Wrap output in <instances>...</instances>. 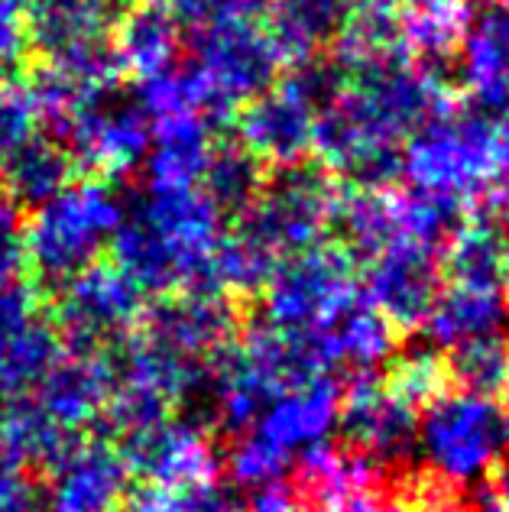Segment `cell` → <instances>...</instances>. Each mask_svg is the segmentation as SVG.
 <instances>
[{"instance_id": "54", "label": "cell", "mask_w": 509, "mask_h": 512, "mask_svg": "<svg viewBox=\"0 0 509 512\" xmlns=\"http://www.w3.org/2000/svg\"><path fill=\"white\" fill-rule=\"evenodd\" d=\"M503 444H509V412H503Z\"/></svg>"}, {"instance_id": "17", "label": "cell", "mask_w": 509, "mask_h": 512, "mask_svg": "<svg viewBox=\"0 0 509 512\" xmlns=\"http://www.w3.org/2000/svg\"><path fill=\"white\" fill-rule=\"evenodd\" d=\"M114 386H117V373L107 350L104 354H75V350H65L56 360V367L39 380V386L30 396L59 428L82 435L85 425L101 419Z\"/></svg>"}, {"instance_id": "12", "label": "cell", "mask_w": 509, "mask_h": 512, "mask_svg": "<svg viewBox=\"0 0 509 512\" xmlns=\"http://www.w3.org/2000/svg\"><path fill=\"white\" fill-rule=\"evenodd\" d=\"M120 457L130 474L143 483L189 490L198 483L218 480L221 457L214 454L202 425L192 419H166L124 438Z\"/></svg>"}, {"instance_id": "11", "label": "cell", "mask_w": 509, "mask_h": 512, "mask_svg": "<svg viewBox=\"0 0 509 512\" xmlns=\"http://www.w3.org/2000/svg\"><path fill=\"white\" fill-rule=\"evenodd\" d=\"M62 354L65 344L39 315L36 292L23 282L0 289V399L33 393Z\"/></svg>"}, {"instance_id": "49", "label": "cell", "mask_w": 509, "mask_h": 512, "mask_svg": "<svg viewBox=\"0 0 509 512\" xmlns=\"http://www.w3.org/2000/svg\"><path fill=\"white\" fill-rule=\"evenodd\" d=\"M331 512H406V509L403 503H390V500H383L377 490H370V493L347 496V500L341 506H334Z\"/></svg>"}, {"instance_id": "10", "label": "cell", "mask_w": 509, "mask_h": 512, "mask_svg": "<svg viewBox=\"0 0 509 512\" xmlns=\"http://www.w3.org/2000/svg\"><path fill=\"white\" fill-rule=\"evenodd\" d=\"M69 140L75 166H85L104 179H124L143 166L153 146V120L137 101H117L114 94L82 107L59 137Z\"/></svg>"}, {"instance_id": "35", "label": "cell", "mask_w": 509, "mask_h": 512, "mask_svg": "<svg viewBox=\"0 0 509 512\" xmlns=\"http://www.w3.org/2000/svg\"><path fill=\"white\" fill-rule=\"evenodd\" d=\"M445 363L451 380L471 396L493 399L509 389V341L503 334H484L451 347Z\"/></svg>"}, {"instance_id": "41", "label": "cell", "mask_w": 509, "mask_h": 512, "mask_svg": "<svg viewBox=\"0 0 509 512\" xmlns=\"http://www.w3.org/2000/svg\"><path fill=\"white\" fill-rule=\"evenodd\" d=\"M39 111L26 85L0 82V159L10 156L17 146H23L30 137H36Z\"/></svg>"}, {"instance_id": "3", "label": "cell", "mask_w": 509, "mask_h": 512, "mask_svg": "<svg viewBox=\"0 0 509 512\" xmlns=\"http://www.w3.org/2000/svg\"><path fill=\"white\" fill-rule=\"evenodd\" d=\"M367 133L380 140H409L428 120L458 111V94L441 65L390 56L351 72L344 98Z\"/></svg>"}, {"instance_id": "52", "label": "cell", "mask_w": 509, "mask_h": 512, "mask_svg": "<svg viewBox=\"0 0 509 512\" xmlns=\"http://www.w3.org/2000/svg\"><path fill=\"white\" fill-rule=\"evenodd\" d=\"M30 4H33V0H0V13H4V17H17L20 20V13L30 10Z\"/></svg>"}, {"instance_id": "36", "label": "cell", "mask_w": 509, "mask_h": 512, "mask_svg": "<svg viewBox=\"0 0 509 512\" xmlns=\"http://www.w3.org/2000/svg\"><path fill=\"white\" fill-rule=\"evenodd\" d=\"M276 266L279 256L260 247L253 237L240 234L237 227L231 234H224L221 244L214 247V276H218L221 292H237V295L263 292Z\"/></svg>"}, {"instance_id": "15", "label": "cell", "mask_w": 509, "mask_h": 512, "mask_svg": "<svg viewBox=\"0 0 509 512\" xmlns=\"http://www.w3.org/2000/svg\"><path fill=\"white\" fill-rule=\"evenodd\" d=\"M237 308L227 292H176L143 308L140 331L179 354L208 357L214 347L234 341Z\"/></svg>"}, {"instance_id": "23", "label": "cell", "mask_w": 509, "mask_h": 512, "mask_svg": "<svg viewBox=\"0 0 509 512\" xmlns=\"http://www.w3.org/2000/svg\"><path fill=\"white\" fill-rule=\"evenodd\" d=\"M211 124L198 114L153 120V146L143 159L150 188H195L214 153Z\"/></svg>"}, {"instance_id": "14", "label": "cell", "mask_w": 509, "mask_h": 512, "mask_svg": "<svg viewBox=\"0 0 509 512\" xmlns=\"http://www.w3.org/2000/svg\"><path fill=\"white\" fill-rule=\"evenodd\" d=\"M130 470L111 441H78L49 470L46 512H114L127 496Z\"/></svg>"}, {"instance_id": "4", "label": "cell", "mask_w": 509, "mask_h": 512, "mask_svg": "<svg viewBox=\"0 0 509 512\" xmlns=\"http://www.w3.org/2000/svg\"><path fill=\"white\" fill-rule=\"evenodd\" d=\"M364 299L354 256L338 247H308L279 260L263 286V321L283 331L325 328Z\"/></svg>"}, {"instance_id": "39", "label": "cell", "mask_w": 509, "mask_h": 512, "mask_svg": "<svg viewBox=\"0 0 509 512\" xmlns=\"http://www.w3.org/2000/svg\"><path fill=\"white\" fill-rule=\"evenodd\" d=\"M347 85H351V75H347V69L338 59L312 56V59L292 62L279 88L292 94L296 101H302L312 114H318V111H325V107L338 104Z\"/></svg>"}, {"instance_id": "7", "label": "cell", "mask_w": 509, "mask_h": 512, "mask_svg": "<svg viewBox=\"0 0 509 512\" xmlns=\"http://www.w3.org/2000/svg\"><path fill=\"white\" fill-rule=\"evenodd\" d=\"M143 292L114 263L95 260L56 289V331L65 350L104 354L143 318Z\"/></svg>"}, {"instance_id": "24", "label": "cell", "mask_w": 509, "mask_h": 512, "mask_svg": "<svg viewBox=\"0 0 509 512\" xmlns=\"http://www.w3.org/2000/svg\"><path fill=\"white\" fill-rule=\"evenodd\" d=\"M351 0H266V33L283 62L318 56L351 20Z\"/></svg>"}, {"instance_id": "5", "label": "cell", "mask_w": 509, "mask_h": 512, "mask_svg": "<svg viewBox=\"0 0 509 512\" xmlns=\"http://www.w3.org/2000/svg\"><path fill=\"white\" fill-rule=\"evenodd\" d=\"M419 448L432 474L448 487L484 480L506 448L503 409L471 393L438 396L419 419Z\"/></svg>"}, {"instance_id": "8", "label": "cell", "mask_w": 509, "mask_h": 512, "mask_svg": "<svg viewBox=\"0 0 509 512\" xmlns=\"http://www.w3.org/2000/svg\"><path fill=\"white\" fill-rule=\"evenodd\" d=\"M192 46V62L208 75L214 94L231 111L270 91L279 78V65H283L270 33L253 20L211 23L192 33Z\"/></svg>"}, {"instance_id": "51", "label": "cell", "mask_w": 509, "mask_h": 512, "mask_svg": "<svg viewBox=\"0 0 509 512\" xmlns=\"http://www.w3.org/2000/svg\"><path fill=\"white\" fill-rule=\"evenodd\" d=\"M490 487L497 490L503 500L509 503V464H503V467H493V480H490Z\"/></svg>"}, {"instance_id": "50", "label": "cell", "mask_w": 509, "mask_h": 512, "mask_svg": "<svg viewBox=\"0 0 509 512\" xmlns=\"http://www.w3.org/2000/svg\"><path fill=\"white\" fill-rule=\"evenodd\" d=\"M351 7L364 13H396L399 0H351Z\"/></svg>"}, {"instance_id": "1", "label": "cell", "mask_w": 509, "mask_h": 512, "mask_svg": "<svg viewBox=\"0 0 509 512\" xmlns=\"http://www.w3.org/2000/svg\"><path fill=\"white\" fill-rule=\"evenodd\" d=\"M124 218L127 208L107 182L88 179L62 188L46 205L33 208V218L23 224L26 266L46 286L59 289L98 260Z\"/></svg>"}, {"instance_id": "40", "label": "cell", "mask_w": 509, "mask_h": 512, "mask_svg": "<svg viewBox=\"0 0 509 512\" xmlns=\"http://www.w3.org/2000/svg\"><path fill=\"white\" fill-rule=\"evenodd\" d=\"M169 406L172 402L166 396H159L156 389L140 386V383H127L117 380L111 399L101 412V422L107 431L114 435H133V431H143L150 425H159L169 419Z\"/></svg>"}, {"instance_id": "43", "label": "cell", "mask_w": 509, "mask_h": 512, "mask_svg": "<svg viewBox=\"0 0 509 512\" xmlns=\"http://www.w3.org/2000/svg\"><path fill=\"white\" fill-rule=\"evenodd\" d=\"M179 512H247V503L231 487H224L218 480H208L198 483V487L182 490Z\"/></svg>"}, {"instance_id": "29", "label": "cell", "mask_w": 509, "mask_h": 512, "mask_svg": "<svg viewBox=\"0 0 509 512\" xmlns=\"http://www.w3.org/2000/svg\"><path fill=\"white\" fill-rule=\"evenodd\" d=\"M0 435L10 444L13 457L23 464H39L52 470L65 454H69L82 435L78 431H65L49 415L36 406V399L26 396H10L0 399Z\"/></svg>"}, {"instance_id": "37", "label": "cell", "mask_w": 509, "mask_h": 512, "mask_svg": "<svg viewBox=\"0 0 509 512\" xmlns=\"http://www.w3.org/2000/svg\"><path fill=\"white\" fill-rule=\"evenodd\" d=\"M448 363L435 354L432 347H412L406 354H399L393 360L390 373H386V389L393 396L406 399L409 406H432L438 396H445L448 386Z\"/></svg>"}, {"instance_id": "42", "label": "cell", "mask_w": 509, "mask_h": 512, "mask_svg": "<svg viewBox=\"0 0 509 512\" xmlns=\"http://www.w3.org/2000/svg\"><path fill=\"white\" fill-rule=\"evenodd\" d=\"M23 266H26V250H23L20 208L0 192V289L20 282Z\"/></svg>"}, {"instance_id": "2", "label": "cell", "mask_w": 509, "mask_h": 512, "mask_svg": "<svg viewBox=\"0 0 509 512\" xmlns=\"http://www.w3.org/2000/svg\"><path fill=\"white\" fill-rule=\"evenodd\" d=\"M403 175L415 192L458 205L487 198L500 182L497 124L484 111H451L428 120L403 146Z\"/></svg>"}, {"instance_id": "48", "label": "cell", "mask_w": 509, "mask_h": 512, "mask_svg": "<svg viewBox=\"0 0 509 512\" xmlns=\"http://www.w3.org/2000/svg\"><path fill=\"white\" fill-rule=\"evenodd\" d=\"M214 23L221 20H253L266 7V0H208Z\"/></svg>"}, {"instance_id": "16", "label": "cell", "mask_w": 509, "mask_h": 512, "mask_svg": "<svg viewBox=\"0 0 509 512\" xmlns=\"http://www.w3.org/2000/svg\"><path fill=\"white\" fill-rule=\"evenodd\" d=\"M315 114L283 88L247 101L234 117V130L244 150L263 166L289 169L312 153Z\"/></svg>"}, {"instance_id": "22", "label": "cell", "mask_w": 509, "mask_h": 512, "mask_svg": "<svg viewBox=\"0 0 509 512\" xmlns=\"http://www.w3.org/2000/svg\"><path fill=\"white\" fill-rule=\"evenodd\" d=\"M341 409V386L331 376H321L299 389L276 396L266 406L257 431L276 441L283 451H305L308 444H318L328 438V431L338 425Z\"/></svg>"}, {"instance_id": "38", "label": "cell", "mask_w": 509, "mask_h": 512, "mask_svg": "<svg viewBox=\"0 0 509 512\" xmlns=\"http://www.w3.org/2000/svg\"><path fill=\"white\" fill-rule=\"evenodd\" d=\"M292 464V454L279 448L276 441H270L263 431H244L231 454H227V474L237 483V487H250L260 490L266 483H276L286 474Z\"/></svg>"}, {"instance_id": "6", "label": "cell", "mask_w": 509, "mask_h": 512, "mask_svg": "<svg viewBox=\"0 0 509 512\" xmlns=\"http://www.w3.org/2000/svg\"><path fill=\"white\" fill-rule=\"evenodd\" d=\"M338 198L331 172L321 166H289L263 185L260 198L237 214V231L257 240L279 260L318 247L331 227V208Z\"/></svg>"}, {"instance_id": "31", "label": "cell", "mask_w": 509, "mask_h": 512, "mask_svg": "<svg viewBox=\"0 0 509 512\" xmlns=\"http://www.w3.org/2000/svg\"><path fill=\"white\" fill-rule=\"evenodd\" d=\"M318 331L325 334L334 367H354L357 373H373L393 357L396 347V328L367 299H360Z\"/></svg>"}, {"instance_id": "13", "label": "cell", "mask_w": 509, "mask_h": 512, "mask_svg": "<svg viewBox=\"0 0 509 512\" xmlns=\"http://www.w3.org/2000/svg\"><path fill=\"white\" fill-rule=\"evenodd\" d=\"M438 253L409 244H393L367 260L364 299L390 321L396 331H415L425 325L435 299L441 295Z\"/></svg>"}, {"instance_id": "19", "label": "cell", "mask_w": 509, "mask_h": 512, "mask_svg": "<svg viewBox=\"0 0 509 512\" xmlns=\"http://www.w3.org/2000/svg\"><path fill=\"white\" fill-rule=\"evenodd\" d=\"M380 470L360 451H347L341 444H331L328 438L318 444H308L299 451L296 483L292 490L299 493L305 512H331L341 506L347 496L377 490Z\"/></svg>"}, {"instance_id": "20", "label": "cell", "mask_w": 509, "mask_h": 512, "mask_svg": "<svg viewBox=\"0 0 509 512\" xmlns=\"http://www.w3.org/2000/svg\"><path fill=\"white\" fill-rule=\"evenodd\" d=\"M133 214L172 240L192 260H211L214 247L224 237V214L211 205V198L202 188H150Z\"/></svg>"}, {"instance_id": "44", "label": "cell", "mask_w": 509, "mask_h": 512, "mask_svg": "<svg viewBox=\"0 0 509 512\" xmlns=\"http://www.w3.org/2000/svg\"><path fill=\"white\" fill-rule=\"evenodd\" d=\"M0 512H46L43 490L23 474V467L0 474Z\"/></svg>"}, {"instance_id": "9", "label": "cell", "mask_w": 509, "mask_h": 512, "mask_svg": "<svg viewBox=\"0 0 509 512\" xmlns=\"http://www.w3.org/2000/svg\"><path fill=\"white\" fill-rule=\"evenodd\" d=\"M338 425L354 451L377 467H403L419 448V415L373 373H354L341 393Z\"/></svg>"}, {"instance_id": "32", "label": "cell", "mask_w": 509, "mask_h": 512, "mask_svg": "<svg viewBox=\"0 0 509 512\" xmlns=\"http://www.w3.org/2000/svg\"><path fill=\"white\" fill-rule=\"evenodd\" d=\"M393 188L367 192V188H338L331 208V227L341 237L347 253L373 260L377 253L396 244L393 231Z\"/></svg>"}, {"instance_id": "34", "label": "cell", "mask_w": 509, "mask_h": 512, "mask_svg": "<svg viewBox=\"0 0 509 512\" xmlns=\"http://www.w3.org/2000/svg\"><path fill=\"white\" fill-rule=\"evenodd\" d=\"M263 185H266L263 163H257L237 143L218 146L202 175V192L211 198V205L221 214H244L260 198Z\"/></svg>"}, {"instance_id": "27", "label": "cell", "mask_w": 509, "mask_h": 512, "mask_svg": "<svg viewBox=\"0 0 509 512\" xmlns=\"http://www.w3.org/2000/svg\"><path fill=\"white\" fill-rule=\"evenodd\" d=\"M75 159L69 146L49 137H30L10 156L0 159V188L13 205L39 208L72 185Z\"/></svg>"}, {"instance_id": "46", "label": "cell", "mask_w": 509, "mask_h": 512, "mask_svg": "<svg viewBox=\"0 0 509 512\" xmlns=\"http://www.w3.org/2000/svg\"><path fill=\"white\" fill-rule=\"evenodd\" d=\"M182 490L159 487V483H140L137 490L127 493L130 512H179Z\"/></svg>"}, {"instance_id": "55", "label": "cell", "mask_w": 509, "mask_h": 512, "mask_svg": "<svg viewBox=\"0 0 509 512\" xmlns=\"http://www.w3.org/2000/svg\"><path fill=\"white\" fill-rule=\"evenodd\" d=\"M500 4H503V7H506V10H509V0H500Z\"/></svg>"}, {"instance_id": "25", "label": "cell", "mask_w": 509, "mask_h": 512, "mask_svg": "<svg viewBox=\"0 0 509 512\" xmlns=\"http://www.w3.org/2000/svg\"><path fill=\"white\" fill-rule=\"evenodd\" d=\"M179 30L182 26L153 0L130 4L114 26V49L124 62V72L137 75L140 82L169 72L179 59Z\"/></svg>"}, {"instance_id": "33", "label": "cell", "mask_w": 509, "mask_h": 512, "mask_svg": "<svg viewBox=\"0 0 509 512\" xmlns=\"http://www.w3.org/2000/svg\"><path fill=\"white\" fill-rule=\"evenodd\" d=\"M393 231L396 244H409L428 253L445 250L448 237L458 231V224L464 221V205L451 198L425 195V192H393Z\"/></svg>"}, {"instance_id": "47", "label": "cell", "mask_w": 509, "mask_h": 512, "mask_svg": "<svg viewBox=\"0 0 509 512\" xmlns=\"http://www.w3.org/2000/svg\"><path fill=\"white\" fill-rule=\"evenodd\" d=\"M247 512H305V506L296 490L286 487L283 480H276V483H266L260 490H253Z\"/></svg>"}, {"instance_id": "28", "label": "cell", "mask_w": 509, "mask_h": 512, "mask_svg": "<svg viewBox=\"0 0 509 512\" xmlns=\"http://www.w3.org/2000/svg\"><path fill=\"white\" fill-rule=\"evenodd\" d=\"M506 321H509V295L503 289L451 286L441 289L422 328L428 334V341L451 350L464 341L484 338V334H500Z\"/></svg>"}, {"instance_id": "45", "label": "cell", "mask_w": 509, "mask_h": 512, "mask_svg": "<svg viewBox=\"0 0 509 512\" xmlns=\"http://www.w3.org/2000/svg\"><path fill=\"white\" fill-rule=\"evenodd\" d=\"M26 30L17 17H4L0 13V82H7L10 72L17 69L26 56Z\"/></svg>"}, {"instance_id": "26", "label": "cell", "mask_w": 509, "mask_h": 512, "mask_svg": "<svg viewBox=\"0 0 509 512\" xmlns=\"http://www.w3.org/2000/svg\"><path fill=\"white\" fill-rule=\"evenodd\" d=\"M441 266L454 286L503 289L509 286V253L503 227L490 214H471L458 224L441 250Z\"/></svg>"}, {"instance_id": "21", "label": "cell", "mask_w": 509, "mask_h": 512, "mask_svg": "<svg viewBox=\"0 0 509 512\" xmlns=\"http://www.w3.org/2000/svg\"><path fill=\"white\" fill-rule=\"evenodd\" d=\"M127 7V0H33L23 26L26 43L52 59L72 46L104 39Z\"/></svg>"}, {"instance_id": "30", "label": "cell", "mask_w": 509, "mask_h": 512, "mask_svg": "<svg viewBox=\"0 0 509 512\" xmlns=\"http://www.w3.org/2000/svg\"><path fill=\"white\" fill-rule=\"evenodd\" d=\"M137 104L146 111L150 120L163 117H179V114H198L208 124H227L231 120V107L221 104V98L214 94L208 75L198 69L195 62L189 65H172L169 72L153 75L140 82Z\"/></svg>"}, {"instance_id": "18", "label": "cell", "mask_w": 509, "mask_h": 512, "mask_svg": "<svg viewBox=\"0 0 509 512\" xmlns=\"http://www.w3.org/2000/svg\"><path fill=\"white\" fill-rule=\"evenodd\" d=\"M461 78L477 111H509V10L500 0L471 10L461 39Z\"/></svg>"}, {"instance_id": "53", "label": "cell", "mask_w": 509, "mask_h": 512, "mask_svg": "<svg viewBox=\"0 0 509 512\" xmlns=\"http://www.w3.org/2000/svg\"><path fill=\"white\" fill-rule=\"evenodd\" d=\"M17 467H20V461L13 457V451H10V444L4 441V435H0V474H4V470H17Z\"/></svg>"}]
</instances>
